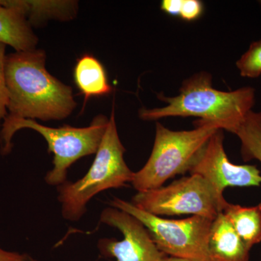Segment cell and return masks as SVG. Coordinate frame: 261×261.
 <instances>
[{"mask_svg": "<svg viewBox=\"0 0 261 261\" xmlns=\"http://www.w3.org/2000/svg\"><path fill=\"white\" fill-rule=\"evenodd\" d=\"M203 5L198 0H182L179 16L184 20H194L202 14Z\"/></svg>", "mask_w": 261, "mask_h": 261, "instance_id": "cell-18", "label": "cell"}, {"mask_svg": "<svg viewBox=\"0 0 261 261\" xmlns=\"http://www.w3.org/2000/svg\"><path fill=\"white\" fill-rule=\"evenodd\" d=\"M223 130L211 136L189 172L205 178L221 195L228 187L260 186L261 173L256 166L230 162L224 150Z\"/></svg>", "mask_w": 261, "mask_h": 261, "instance_id": "cell-9", "label": "cell"}, {"mask_svg": "<svg viewBox=\"0 0 261 261\" xmlns=\"http://www.w3.org/2000/svg\"><path fill=\"white\" fill-rule=\"evenodd\" d=\"M110 205L140 221L154 245L164 255L195 261H211L207 242L213 220L197 216L180 220L163 219L118 197H113Z\"/></svg>", "mask_w": 261, "mask_h": 261, "instance_id": "cell-6", "label": "cell"}, {"mask_svg": "<svg viewBox=\"0 0 261 261\" xmlns=\"http://www.w3.org/2000/svg\"><path fill=\"white\" fill-rule=\"evenodd\" d=\"M190 130H172L156 123L153 149L148 161L134 173L132 186L138 192L162 187L165 182L189 171L197 156L216 130L213 123L195 121Z\"/></svg>", "mask_w": 261, "mask_h": 261, "instance_id": "cell-5", "label": "cell"}, {"mask_svg": "<svg viewBox=\"0 0 261 261\" xmlns=\"http://www.w3.org/2000/svg\"><path fill=\"white\" fill-rule=\"evenodd\" d=\"M223 214L249 249L261 243V202L252 207L228 203Z\"/></svg>", "mask_w": 261, "mask_h": 261, "instance_id": "cell-14", "label": "cell"}, {"mask_svg": "<svg viewBox=\"0 0 261 261\" xmlns=\"http://www.w3.org/2000/svg\"><path fill=\"white\" fill-rule=\"evenodd\" d=\"M160 261H195L193 260H190V259L181 258V257H171V256H166L163 257Z\"/></svg>", "mask_w": 261, "mask_h": 261, "instance_id": "cell-21", "label": "cell"}, {"mask_svg": "<svg viewBox=\"0 0 261 261\" xmlns=\"http://www.w3.org/2000/svg\"><path fill=\"white\" fill-rule=\"evenodd\" d=\"M240 75L257 79L261 75V39L252 42L247 51L237 62Z\"/></svg>", "mask_w": 261, "mask_h": 261, "instance_id": "cell-16", "label": "cell"}, {"mask_svg": "<svg viewBox=\"0 0 261 261\" xmlns=\"http://www.w3.org/2000/svg\"><path fill=\"white\" fill-rule=\"evenodd\" d=\"M182 0H164L161 4V9L168 14L179 15Z\"/></svg>", "mask_w": 261, "mask_h": 261, "instance_id": "cell-20", "label": "cell"}, {"mask_svg": "<svg viewBox=\"0 0 261 261\" xmlns=\"http://www.w3.org/2000/svg\"><path fill=\"white\" fill-rule=\"evenodd\" d=\"M45 63L42 49L6 56L7 118L51 121L64 119L73 113L76 103L71 87L53 76Z\"/></svg>", "mask_w": 261, "mask_h": 261, "instance_id": "cell-1", "label": "cell"}, {"mask_svg": "<svg viewBox=\"0 0 261 261\" xmlns=\"http://www.w3.org/2000/svg\"><path fill=\"white\" fill-rule=\"evenodd\" d=\"M100 222L116 228L123 240L101 239L98 250L103 257H113L117 261H160L166 255L160 251L140 221L116 207L104 209Z\"/></svg>", "mask_w": 261, "mask_h": 261, "instance_id": "cell-8", "label": "cell"}, {"mask_svg": "<svg viewBox=\"0 0 261 261\" xmlns=\"http://www.w3.org/2000/svg\"><path fill=\"white\" fill-rule=\"evenodd\" d=\"M207 250L211 261H250L249 249L223 213L213 221Z\"/></svg>", "mask_w": 261, "mask_h": 261, "instance_id": "cell-10", "label": "cell"}, {"mask_svg": "<svg viewBox=\"0 0 261 261\" xmlns=\"http://www.w3.org/2000/svg\"><path fill=\"white\" fill-rule=\"evenodd\" d=\"M73 77L75 85L84 96V107L89 98L106 96L112 92L104 66L91 55H84L77 61Z\"/></svg>", "mask_w": 261, "mask_h": 261, "instance_id": "cell-12", "label": "cell"}, {"mask_svg": "<svg viewBox=\"0 0 261 261\" xmlns=\"http://www.w3.org/2000/svg\"><path fill=\"white\" fill-rule=\"evenodd\" d=\"M234 135L241 142L244 161L255 159L261 162V111H250Z\"/></svg>", "mask_w": 261, "mask_h": 261, "instance_id": "cell-15", "label": "cell"}, {"mask_svg": "<svg viewBox=\"0 0 261 261\" xmlns=\"http://www.w3.org/2000/svg\"><path fill=\"white\" fill-rule=\"evenodd\" d=\"M125 151L117 130L113 108L95 159L85 176L78 181H66L57 187L64 219L79 221L87 212V206L94 196L132 183L135 172L125 162Z\"/></svg>", "mask_w": 261, "mask_h": 261, "instance_id": "cell-3", "label": "cell"}, {"mask_svg": "<svg viewBox=\"0 0 261 261\" xmlns=\"http://www.w3.org/2000/svg\"><path fill=\"white\" fill-rule=\"evenodd\" d=\"M0 5L20 10L31 25L49 18L69 20L77 11V3L74 1L0 0Z\"/></svg>", "mask_w": 261, "mask_h": 261, "instance_id": "cell-13", "label": "cell"}, {"mask_svg": "<svg viewBox=\"0 0 261 261\" xmlns=\"http://www.w3.org/2000/svg\"><path fill=\"white\" fill-rule=\"evenodd\" d=\"M107 117L99 115L89 126L76 128L65 125L60 128L43 126L36 120L5 118L0 130V152L6 155L13 149V136L23 128L36 130L47 142L54 154L53 168L46 174L47 185L58 187L67 181L68 168L84 156L96 154L107 128Z\"/></svg>", "mask_w": 261, "mask_h": 261, "instance_id": "cell-4", "label": "cell"}, {"mask_svg": "<svg viewBox=\"0 0 261 261\" xmlns=\"http://www.w3.org/2000/svg\"><path fill=\"white\" fill-rule=\"evenodd\" d=\"M0 261H39L27 253L7 251L0 247Z\"/></svg>", "mask_w": 261, "mask_h": 261, "instance_id": "cell-19", "label": "cell"}, {"mask_svg": "<svg viewBox=\"0 0 261 261\" xmlns=\"http://www.w3.org/2000/svg\"><path fill=\"white\" fill-rule=\"evenodd\" d=\"M159 99L167 103L162 108L140 111L145 121H156L166 117H197L199 121L213 123L222 130L234 134L252 111L255 90L252 87L223 92L214 89L212 77L207 72L195 73L182 84L180 93L167 97L160 94Z\"/></svg>", "mask_w": 261, "mask_h": 261, "instance_id": "cell-2", "label": "cell"}, {"mask_svg": "<svg viewBox=\"0 0 261 261\" xmlns=\"http://www.w3.org/2000/svg\"><path fill=\"white\" fill-rule=\"evenodd\" d=\"M5 48L6 45L0 43V128L3 121L8 116V92L5 80Z\"/></svg>", "mask_w": 261, "mask_h": 261, "instance_id": "cell-17", "label": "cell"}, {"mask_svg": "<svg viewBox=\"0 0 261 261\" xmlns=\"http://www.w3.org/2000/svg\"><path fill=\"white\" fill-rule=\"evenodd\" d=\"M130 202L158 216L192 215L213 221L228 204L224 195L197 174H190L166 187L138 192Z\"/></svg>", "mask_w": 261, "mask_h": 261, "instance_id": "cell-7", "label": "cell"}, {"mask_svg": "<svg viewBox=\"0 0 261 261\" xmlns=\"http://www.w3.org/2000/svg\"><path fill=\"white\" fill-rule=\"evenodd\" d=\"M38 39L23 13L17 8L0 5V43L16 51L36 49Z\"/></svg>", "mask_w": 261, "mask_h": 261, "instance_id": "cell-11", "label": "cell"}]
</instances>
